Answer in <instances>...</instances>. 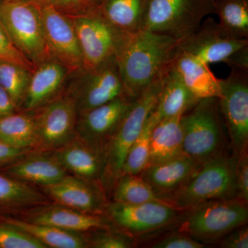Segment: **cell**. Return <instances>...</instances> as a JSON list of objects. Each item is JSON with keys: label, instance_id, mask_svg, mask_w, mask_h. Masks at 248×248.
<instances>
[{"label": "cell", "instance_id": "obj_1", "mask_svg": "<svg viewBox=\"0 0 248 248\" xmlns=\"http://www.w3.org/2000/svg\"><path fill=\"white\" fill-rule=\"evenodd\" d=\"M181 40L148 31L131 34L117 57L124 94L136 99L171 66Z\"/></svg>", "mask_w": 248, "mask_h": 248}, {"label": "cell", "instance_id": "obj_2", "mask_svg": "<svg viewBox=\"0 0 248 248\" xmlns=\"http://www.w3.org/2000/svg\"><path fill=\"white\" fill-rule=\"evenodd\" d=\"M238 156L222 155L202 164L185 186L164 199L182 211L209 201L237 198L236 172Z\"/></svg>", "mask_w": 248, "mask_h": 248}, {"label": "cell", "instance_id": "obj_3", "mask_svg": "<svg viewBox=\"0 0 248 248\" xmlns=\"http://www.w3.org/2000/svg\"><path fill=\"white\" fill-rule=\"evenodd\" d=\"M180 122L184 154L202 165L223 155L225 136L218 98L200 99Z\"/></svg>", "mask_w": 248, "mask_h": 248}, {"label": "cell", "instance_id": "obj_4", "mask_svg": "<svg viewBox=\"0 0 248 248\" xmlns=\"http://www.w3.org/2000/svg\"><path fill=\"white\" fill-rule=\"evenodd\" d=\"M165 73L134 100L133 105L110 139L105 151V171L101 181L106 188H112L116 181L122 175L129 150L157 104Z\"/></svg>", "mask_w": 248, "mask_h": 248}, {"label": "cell", "instance_id": "obj_5", "mask_svg": "<svg viewBox=\"0 0 248 248\" xmlns=\"http://www.w3.org/2000/svg\"><path fill=\"white\" fill-rule=\"evenodd\" d=\"M0 22L15 46L34 67L52 58L40 7L31 0L0 1Z\"/></svg>", "mask_w": 248, "mask_h": 248}, {"label": "cell", "instance_id": "obj_6", "mask_svg": "<svg viewBox=\"0 0 248 248\" xmlns=\"http://www.w3.org/2000/svg\"><path fill=\"white\" fill-rule=\"evenodd\" d=\"M182 218L179 232L203 244L212 243L245 226L248 203L237 198L209 201L187 210Z\"/></svg>", "mask_w": 248, "mask_h": 248}, {"label": "cell", "instance_id": "obj_7", "mask_svg": "<svg viewBox=\"0 0 248 248\" xmlns=\"http://www.w3.org/2000/svg\"><path fill=\"white\" fill-rule=\"evenodd\" d=\"M210 14H215L213 0H148L141 31L182 41L194 33Z\"/></svg>", "mask_w": 248, "mask_h": 248}, {"label": "cell", "instance_id": "obj_8", "mask_svg": "<svg viewBox=\"0 0 248 248\" xmlns=\"http://www.w3.org/2000/svg\"><path fill=\"white\" fill-rule=\"evenodd\" d=\"M179 48L207 64L222 62L231 68L248 70V39L231 35L211 17L181 41Z\"/></svg>", "mask_w": 248, "mask_h": 248}, {"label": "cell", "instance_id": "obj_9", "mask_svg": "<svg viewBox=\"0 0 248 248\" xmlns=\"http://www.w3.org/2000/svg\"><path fill=\"white\" fill-rule=\"evenodd\" d=\"M68 17L78 36L85 70L117 60L131 35L119 30L94 11Z\"/></svg>", "mask_w": 248, "mask_h": 248}, {"label": "cell", "instance_id": "obj_10", "mask_svg": "<svg viewBox=\"0 0 248 248\" xmlns=\"http://www.w3.org/2000/svg\"><path fill=\"white\" fill-rule=\"evenodd\" d=\"M65 92L74 101L78 116L125 95L117 60L94 69L74 72Z\"/></svg>", "mask_w": 248, "mask_h": 248}, {"label": "cell", "instance_id": "obj_11", "mask_svg": "<svg viewBox=\"0 0 248 248\" xmlns=\"http://www.w3.org/2000/svg\"><path fill=\"white\" fill-rule=\"evenodd\" d=\"M226 79H220L219 108L231 138L234 154L248 150V70L231 68Z\"/></svg>", "mask_w": 248, "mask_h": 248}, {"label": "cell", "instance_id": "obj_12", "mask_svg": "<svg viewBox=\"0 0 248 248\" xmlns=\"http://www.w3.org/2000/svg\"><path fill=\"white\" fill-rule=\"evenodd\" d=\"M35 113L37 147L41 149L54 151L76 138L78 111L65 91Z\"/></svg>", "mask_w": 248, "mask_h": 248}, {"label": "cell", "instance_id": "obj_13", "mask_svg": "<svg viewBox=\"0 0 248 248\" xmlns=\"http://www.w3.org/2000/svg\"><path fill=\"white\" fill-rule=\"evenodd\" d=\"M186 211L163 202L128 204L113 202L106 212L124 232L141 235L169 226L179 221Z\"/></svg>", "mask_w": 248, "mask_h": 248}, {"label": "cell", "instance_id": "obj_14", "mask_svg": "<svg viewBox=\"0 0 248 248\" xmlns=\"http://www.w3.org/2000/svg\"><path fill=\"white\" fill-rule=\"evenodd\" d=\"M135 99L123 95L78 116L77 137L103 153Z\"/></svg>", "mask_w": 248, "mask_h": 248}, {"label": "cell", "instance_id": "obj_15", "mask_svg": "<svg viewBox=\"0 0 248 248\" xmlns=\"http://www.w3.org/2000/svg\"><path fill=\"white\" fill-rule=\"evenodd\" d=\"M46 41L52 58L74 73L83 68L79 41L71 18L53 5L40 7Z\"/></svg>", "mask_w": 248, "mask_h": 248}, {"label": "cell", "instance_id": "obj_16", "mask_svg": "<svg viewBox=\"0 0 248 248\" xmlns=\"http://www.w3.org/2000/svg\"><path fill=\"white\" fill-rule=\"evenodd\" d=\"M72 73L51 58L35 67L20 110L34 112L64 92Z\"/></svg>", "mask_w": 248, "mask_h": 248}, {"label": "cell", "instance_id": "obj_17", "mask_svg": "<svg viewBox=\"0 0 248 248\" xmlns=\"http://www.w3.org/2000/svg\"><path fill=\"white\" fill-rule=\"evenodd\" d=\"M97 183L66 174L60 182L42 188L46 195L60 205L101 215L105 213L108 203Z\"/></svg>", "mask_w": 248, "mask_h": 248}, {"label": "cell", "instance_id": "obj_18", "mask_svg": "<svg viewBox=\"0 0 248 248\" xmlns=\"http://www.w3.org/2000/svg\"><path fill=\"white\" fill-rule=\"evenodd\" d=\"M202 166L183 154L161 164L147 166L140 176L165 202L166 197L185 186Z\"/></svg>", "mask_w": 248, "mask_h": 248}, {"label": "cell", "instance_id": "obj_19", "mask_svg": "<svg viewBox=\"0 0 248 248\" xmlns=\"http://www.w3.org/2000/svg\"><path fill=\"white\" fill-rule=\"evenodd\" d=\"M52 152L66 172L86 180L102 181L106 168L105 156L81 139L76 136L69 143Z\"/></svg>", "mask_w": 248, "mask_h": 248}, {"label": "cell", "instance_id": "obj_20", "mask_svg": "<svg viewBox=\"0 0 248 248\" xmlns=\"http://www.w3.org/2000/svg\"><path fill=\"white\" fill-rule=\"evenodd\" d=\"M23 219L80 233L91 230L104 229L108 226L107 220L100 215L82 213L59 203H47L36 207Z\"/></svg>", "mask_w": 248, "mask_h": 248}, {"label": "cell", "instance_id": "obj_21", "mask_svg": "<svg viewBox=\"0 0 248 248\" xmlns=\"http://www.w3.org/2000/svg\"><path fill=\"white\" fill-rule=\"evenodd\" d=\"M0 171L26 184L42 187L56 184L67 174L53 153H27Z\"/></svg>", "mask_w": 248, "mask_h": 248}, {"label": "cell", "instance_id": "obj_22", "mask_svg": "<svg viewBox=\"0 0 248 248\" xmlns=\"http://www.w3.org/2000/svg\"><path fill=\"white\" fill-rule=\"evenodd\" d=\"M172 66L186 87L197 99L221 96L220 79L210 71L207 63L179 48Z\"/></svg>", "mask_w": 248, "mask_h": 248}, {"label": "cell", "instance_id": "obj_23", "mask_svg": "<svg viewBox=\"0 0 248 248\" xmlns=\"http://www.w3.org/2000/svg\"><path fill=\"white\" fill-rule=\"evenodd\" d=\"M199 100L186 87L172 63L165 73L159 99L153 113L158 122L183 115Z\"/></svg>", "mask_w": 248, "mask_h": 248}, {"label": "cell", "instance_id": "obj_24", "mask_svg": "<svg viewBox=\"0 0 248 248\" xmlns=\"http://www.w3.org/2000/svg\"><path fill=\"white\" fill-rule=\"evenodd\" d=\"M148 0H99L93 11L125 33L142 30Z\"/></svg>", "mask_w": 248, "mask_h": 248}, {"label": "cell", "instance_id": "obj_25", "mask_svg": "<svg viewBox=\"0 0 248 248\" xmlns=\"http://www.w3.org/2000/svg\"><path fill=\"white\" fill-rule=\"evenodd\" d=\"M182 116L160 120L155 124L151 135L148 166L161 164L184 154Z\"/></svg>", "mask_w": 248, "mask_h": 248}, {"label": "cell", "instance_id": "obj_26", "mask_svg": "<svg viewBox=\"0 0 248 248\" xmlns=\"http://www.w3.org/2000/svg\"><path fill=\"white\" fill-rule=\"evenodd\" d=\"M0 218L33 236L46 248H89L87 238L80 232L64 231L56 227L31 223L24 219L2 215Z\"/></svg>", "mask_w": 248, "mask_h": 248}, {"label": "cell", "instance_id": "obj_27", "mask_svg": "<svg viewBox=\"0 0 248 248\" xmlns=\"http://www.w3.org/2000/svg\"><path fill=\"white\" fill-rule=\"evenodd\" d=\"M48 203L47 196L34 187L0 173V213L36 208Z\"/></svg>", "mask_w": 248, "mask_h": 248}, {"label": "cell", "instance_id": "obj_28", "mask_svg": "<svg viewBox=\"0 0 248 248\" xmlns=\"http://www.w3.org/2000/svg\"><path fill=\"white\" fill-rule=\"evenodd\" d=\"M0 141L22 149L37 147L33 115L19 110L0 119Z\"/></svg>", "mask_w": 248, "mask_h": 248}, {"label": "cell", "instance_id": "obj_29", "mask_svg": "<svg viewBox=\"0 0 248 248\" xmlns=\"http://www.w3.org/2000/svg\"><path fill=\"white\" fill-rule=\"evenodd\" d=\"M219 25L231 35L248 39V0H213Z\"/></svg>", "mask_w": 248, "mask_h": 248}, {"label": "cell", "instance_id": "obj_30", "mask_svg": "<svg viewBox=\"0 0 248 248\" xmlns=\"http://www.w3.org/2000/svg\"><path fill=\"white\" fill-rule=\"evenodd\" d=\"M114 202L138 204L149 202H163L159 196L140 175L123 174L112 187Z\"/></svg>", "mask_w": 248, "mask_h": 248}, {"label": "cell", "instance_id": "obj_31", "mask_svg": "<svg viewBox=\"0 0 248 248\" xmlns=\"http://www.w3.org/2000/svg\"><path fill=\"white\" fill-rule=\"evenodd\" d=\"M32 71L16 62L0 60V85L9 93L19 110L27 94Z\"/></svg>", "mask_w": 248, "mask_h": 248}, {"label": "cell", "instance_id": "obj_32", "mask_svg": "<svg viewBox=\"0 0 248 248\" xmlns=\"http://www.w3.org/2000/svg\"><path fill=\"white\" fill-rule=\"evenodd\" d=\"M157 122L155 114L152 112L141 133L129 150L124 161L122 174L140 175V173L148 166L152 132Z\"/></svg>", "mask_w": 248, "mask_h": 248}, {"label": "cell", "instance_id": "obj_33", "mask_svg": "<svg viewBox=\"0 0 248 248\" xmlns=\"http://www.w3.org/2000/svg\"><path fill=\"white\" fill-rule=\"evenodd\" d=\"M0 248H47L33 236L0 218Z\"/></svg>", "mask_w": 248, "mask_h": 248}, {"label": "cell", "instance_id": "obj_34", "mask_svg": "<svg viewBox=\"0 0 248 248\" xmlns=\"http://www.w3.org/2000/svg\"><path fill=\"white\" fill-rule=\"evenodd\" d=\"M87 240L91 248H130L135 245L133 236L123 231L99 232Z\"/></svg>", "mask_w": 248, "mask_h": 248}, {"label": "cell", "instance_id": "obj_35", "mask_svg": "<svg viewBox=\"0 0 248 248\" xmlns=\"http://www.w3.org/2000/svg\"><path fill=\"white\" fill-rule=\"evenodd\" d=\"M0 60L16 62L33 71L35 67L15 46L0 22Z\"/></svg>", "mask_w": 248, "mask_h": 248}, {"label": "cell", "instance_id": "obj_36", "mask_svg": "<svg viewBox=\"0 0 248 248\" xmlns=\"http://www.w3.org/2000/svg\"><path fill=\"white\" fill-rule=\"evenodd\" d=\"M205 244L185 233L170 235L151 245L153 248H203Z\"/></svg>", "mask_w": 248, "mask_h": 248}, {"label": "cell", "instance_id": "obj_37", "mask_svg": "<svg viewBox=\"0 0 248 248\" xmlns=\"http://www.w3.org/2000/svg\"><path fill=\"white\" fill-rule=\"evenodd\" d=\"M99 0H58L53 5L67 16H76L93 11Z\"/></svg>", "mask_w": 248, "mask_h": 248}, {"label": "cell", "instance_id": "obj_38", "mask_svg": "<svg viewBox=\"0 0 248 248\" xmlns=\"http://www.w3.org/2000/svg\"><path fill=\"white\" fill-rule=\"evenodd\" d=\"M236 197L248 202V150L239 155L236 172Z\"/></svg>", "mask_w": 248, "mask_h": 248}, {"label": "cell", "instance_id": "obj_39", "mask_svg": "<svg viewBox=\"0 0 248 248\" xmlns=\"http://www.w3.org/2000/svg\"><path fill=\"white\" fill-rule=\"evenodd\" d=\"M244 226L239 227L224 236L220 246L224 248H248V229Z\"/></svg>", "mask_w": 248, "mask_h": 248}, {"label": "cell", "instance_id": "obj_40", "mask_svg": "<svg viewBox=\"0 0 248 248\" xmlns=\"http://www.w3.org/2000/svg\"><path fill=\"white\" fill-rule=\"evenodd\" d=\"M31 150L9 146L0 141V170L25 156Z\"/></svg>", "mask_w": 248, "mask_h": 248}, {"label": "cell", "instance_id": "obj_41", "mask_svg": "<svg viewBox=\"0 0 248 248\" xmlns=\"http://www.w3.org/2000/svg\"><path fill=\"white\" fill-rule=\"evenodd\" d=\"M19 111L7 91L0 85V119Z\"/></svg>", "mask_w": 248, "mask_h": 248}, {"label": "cell", "instance_id": "obj_42", "mask_svg": "<svg viewBox=\"0 0 248 248\" xmlns=\"http://www.w3.org/2000/svg\"><path fill=\"white\" fill-rule=\"evenodd\" d=\"M31 1L38 6L39 7H42V6L54 5L58 0H31Z\"/></svg>", "mask_w": 248, "mask_h": 248}, {"label": "cell", "instance_id": "obj_43", "mask_svg": "<svg viewBox=\"0 0 248 248\" xmlns=\"http://www.w3.org/2000/svg\"><path fill=\"white\" fill-rule=\"evenodd\" d=\"M1 213H0V217H1Z\"/></svg>", "mask_w": 248, "mask_h": 248}, {"label": "cell", "instance_id": "obj_44", "mask_svg": "<svg viewBox=\"0 0 248 248\" xmlns=\"http://www.w3.org/2000/svg\"><path fill=\"white\" fill-rule=\"evenodd\" d=\"M0 1H1V0H0Z\"/></svg>", "mask_w": 248, "mask_h": 248}]
</instances>
